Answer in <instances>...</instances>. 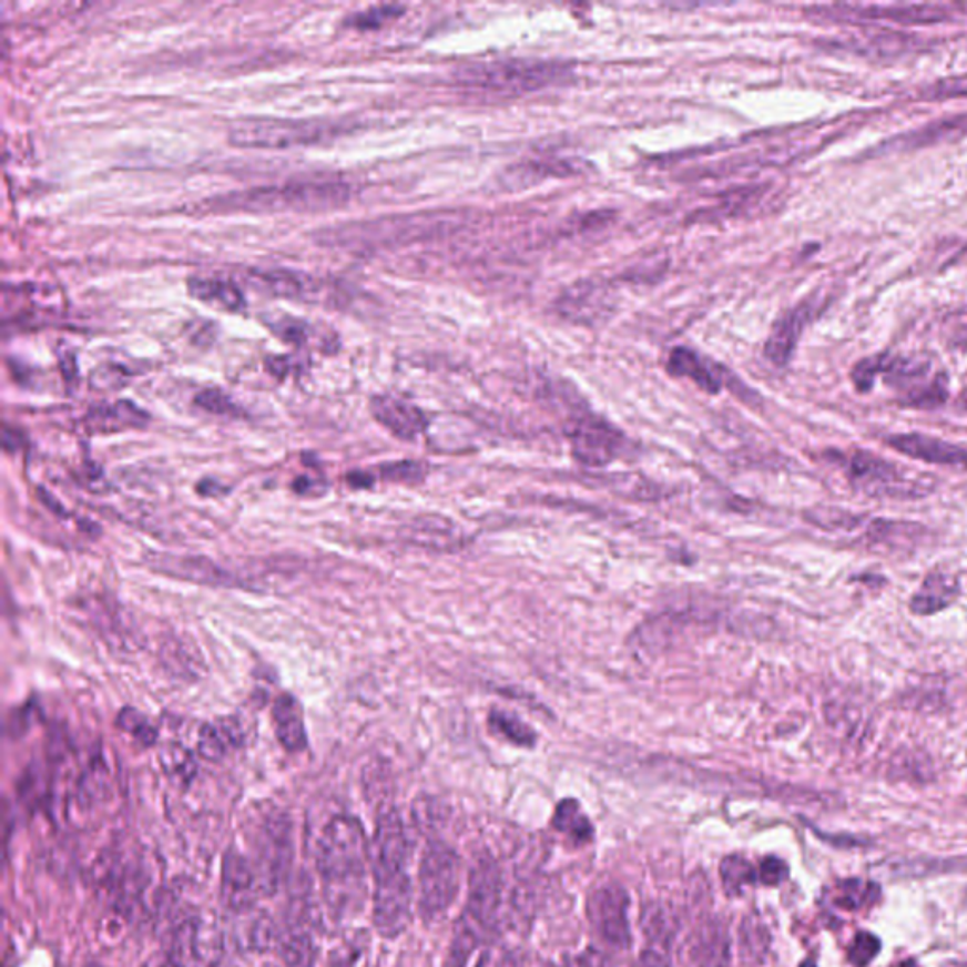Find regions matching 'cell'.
Listing matches in <instances>:
<instances>
[{"label":"cell","mask_w":967,"mask_h":967,"mask_svg":"<svg viewBox=\"0 0 967 967\" xmlns=\"http://www.w3.org/2000/svg\"><path fill=\"white\" fill-rule=\"evenodd\" d=\"M268 373L274 376H278V378H284V376L289 375L293 370V365H295V359L293 357L286 356H273L267 357Z\"/></svg>","instance_id":"46"},{"label":"cell","mask_w":967,"mask_h":967,"mask_svg":"<svg viewBox=\"0 0 967 967\" xmlns=\"http://www.w3.org/2000/svg\"><path fill=\"white\" fill-rule=\"evenodd\" d=\"M730 937L722 924L706 923L692 937L688 947L686 967H730Z\"/></svg>","instance_id":"19"},{"label":"cell","mask_w":967,"mask_h":967,"mask_svg":"<svg viewBox=\"0 0 967 967\" xmlns=\"http://www.w3.org/2000/svg\"><path fill=\"white\" fill-rule=\"evenodd\" d=\"M967 96V74L964 77L945 78L939 82H934L932 85H926L920 91V99L924 101H948V99H966Z\"/></svg>","instance_id":"38"},{"label":"cell","mask_w":967,"mask_h":967,"mask_svg":"<svg viewBox=\"0 0 967 967\" xmlns=\"http://www.w3.org/2000/svg\"><path fill=\"white\" fill-rule=\"evenodd\" d=\"M586 913L593 932L607 945L614 948L630 947V896L622 886L607 883L593 888L586 902Z\"/></svg>","instance_id":"10"},{"label":"cell","mask_w":967,"mask_h":967,"mask_svg":"<svg viewBox=\"0 0 967 967\" xmlns=\"http://www.w3.org/2000/svg\"><path fill=\"white\" fill-rule=\"evenodd\" d=\"M242 741L241 724L235 719H220L214 724L203 725L199 733V756L208 762H220L231 749H238Z\"/></svg>","instance_id":"25"},{"label":"cell","mask_w":967,"mask_h":967,"mask_svg":"<svg viewBox=\"0 0 967 967\" xmlns=\"http://www.w3.org/2000/svg\"><path fill=\"white\" fill-rule=\"evenodd\" d=\"M888 445L907 458L920 459L926 464L948 465L967 469V450L950 445L947 440L920 434L892 435Z\"/></svg>","instance_id":"16"},{"label":"cell","mask_w":967,"mask_h":967,"mask_svg":"<svg viewBox=\"0 0 967 967\" xmlns=\"http://www.w3.org/2000/svg\"><path fill=\"white\" fill-rule=\"evenodd\" d=\"M811 316H813V308L807 303H803L776 319L765 343V357L775 363L776 367L788 365Z\"/></svg>","instance_id":"17"},{"label":"cell","mask_w":967,"mask_h":967,"mask_svg":"<svg viewBox=\"0 0 967 967\" xmlns=\"http://www.w3.org/2000/svg\"><path fill=\"white\" fill-rule=\"evenodd\" d=\"M370 413L380 426L397 439L414 440L429 426L426 414L413 403L395 395H376L370 401Z\"/></svg>","instance_id":"14"},{"label":"cell","mask_w":967,"mask_h":967,"mask_svg":"<svg viewBox=\"0 0 967 967\" xmlns=\"http://www.w3.org/2000/svg\"><path fill=\"white\" fill-rule=\"evenodd\" d=\"M405 12V8L399 4H383V7L367 8L362 12H354L344 20V26L354 27L359 31H373L380 29L386 21L395 20Z\"/></svg>","instance_id":"36"},{"label":"cell","mask_w":967,"mask_h":967,"mask_svg":"<svg viewBox=\"0 0 967 967\" xmlns=\"http://www.w3.org/2000/svg\"><path fill=\"white\" fill-rule=\"evenodd\" d=\"M878 950H881V939L872 932H862L854 937L848 947V961L854 967H867L877 958Z\"/></svg>","instance_id":"39"},{"label":"cell","mask_w":967,"mask_h":967,"mask_svg":"<svg viewBox=\"0 0 967 967\" xmlns=\"http://www.w3.org/2000/svg\"><path fill=\"white\" fill-rule=\"evenodd\" d=\"M150 566L153 571L195 584L235 586L236 582L230 571L201 556L195 558V556L153 554Z\"/></svg>","instance_id":"15"},{"label":"cell","mask_w":967,"mask_h":967,"mask_svg":"<svg viewBox=\"0 0 967 967\" xmlns=\"http://www.w3.org/2000/svg\"><path fill=\"white\" fill-rule=\"evenodd\" d=\"M633 967H673L671 966V961H669L668 955L662 953V950H655V948H649V950H644L637 958Z\"/></svg>","instance_id":"45"},{"label":"cell","mask_w":967,"mask_h":967,"mask_svg":"<svg viewBox=\"0 0 967 967\" xmlns=\"http://www.w3.org/2000/svg\"><path fill=\"white\" fill-rule=\"evenodd\" d=\"M964 902H966V905H967V890H966V897H964Z\"/></svg>","instance_id":"53"},{"label":"cell","mask_w":967,"mask_h":967,"mask_svg":"<svg viewBox=\"0 0 967 967\" xmlns=\"http://www.w3.org/2000/svg\"><path fill=\"white\" fill-rule=\"evenodd\" d=\"M878 373H881V356L862 359L853 370L854 386H856V389L862 391V394L872 391L873 384H875V378H877Z\"/></svg>","instance_id":"43"},{"label":"cell","mask_w":967,"mask_h":967,"mask_svg":"<svg viewBox=\"0 0 967 967\" xmlns=\"http://www.w3.org/2000/svg\"><path fill=\"white\" fill-rule=\"evenodd\" d=\"M461 885V859L452 846L431 841L420 864L418 907L427 923L442 917L452 907Z\"/></svg>","instance_id":"6"},{"label":"cell","mask_w":967,"mask_h":967,"mask_svg":"<svg viewBox=\"0 0 967 967\" xmlns=\"http://www.w3.org/2000/svg\"><path fill=\"white\" fill-rule=\"evenodd\" d=\"M338 133H343L338 121L242 120L230 129V142L238 147L306 146Z\"/></svg>","instance_id":"5"},{"label":"cell","mask_w":967,"mask_h":967,"mask_svg":"<svg viewBox=\"0 0 967 967\" xmlns=\"http://www.w3.org/2000/svg\"><path fill=\"white\" fill-rule=\"evenodd\" d=\"M807 518L811 523H815L826 531H854L864 520L862 516L837 509V507H818V509L807 512Z\"/></svg>","instance_id":"34"},{"label":"cell","mask_w":967,"mask_h":967,"mask_svg":"<svg viewBox=\"0 0 967 967\" xmlns=\"http://www.w3.org/2000/svg\"><path fill=\"white\" fill-rule=\"evenodd\" d=\"M150 416L131 401L104 403L91 408L85 416L90 434H118L125 429L146 427Z\"/></svg>","instance_id":"20"},{"label":"cell","mask_w":967,"mask_h":967,"mask_svg":"<svg viewBox=\"0 0 967 967\" xmlns=\"http://www.w3.org/2000/svg\"><path fill=\"white\" fill-rule=\"evenodd\" d=\"M890 967H918L917 961L913 960V958H905V960H899Z\"/></svg>","instance_id":"50"},{"label":"cell","mask_w":967,"mask_h":967,"mask_svg":"<svg viewBox=\"0 0 967 967\" xmlns=\"http://www.w3.org/2000/svg\"><path fill=\"white\" fill-rule=\"evenodd\" d=\"M350 195V185L344 182L303 180L231 193L220 199L217 206L230 211H324L346 203Z\"/></svg>","instance_id":"2"},{"label":"cell","mask_w":967,"mask_h":967,"mask_svg":"<svg viewBox=\"0 0 967 967\" xmlns=\"http://www.w3.org/2000/svg\"><path fill=\"white\" fill-rule=\"evenodd\" d=\"M669 375L684 376L698 384L706 394L716 395L724 388V370L692 348H675L669 354Z\"/></svg>","instance_id":"18"},{"label":"cell","mask_w":967,"mask_h":967,"mask_svg":"<svg viewBox=\"0 0 967 967\" xmlns=\"http://www.w3.org/2000/svg\"><path fill=\"white\" fill-rule=\"evenodd\" d=\"M195 405L206 413L220 414V416H241V408L236 407L230 395L223 394L222 389L217 388L203 389L195 397Z\"/></svg>","instance_id":"41"},{"label":"cell","mask_w":967,"mask_h":967,"mask_svg":"<svg viewBox=\"0 0 967 967\" xmlns=\"http://www.w3.org/2000/svg\"><path fill=\"white\" fill-rule=\"evenodd\" d=\"M161 767L165 771V775L174 781V783L187 786L193 783V778L197 776V760L193 756L192 751H187L180 743H171L160 752Z\"/></svg>","instance_id":"30"},{"label":"cell","mask_w":967,"mask_h":967,"mask_svg":"<svg viewBox=\"0 0 967 967\" xmlns=\"http://www.w3.org/2000/svg\"><path fill=\"white\" fill-rule=\"evenodd\" d=\"M39 496H40V499H42V501H44L45 507H50V509L53 510V512H55V515L67 516V512H64V509H63V505H59L58 501H55V499H53V497H51L50 493H48V491L42 490V488H40Z\"/></svg>","instance_id":"48"},{"label":"cell","mask_w":967,"mask_h":967,"mask_svg":"<svg viewBox=\"0 0 967 967\" xmlns=\"http://www.w3.org/2000/svg\"><path fill=\"white\" fill-rule=\"evenodd\" d=\"M380 472L386 480L394 482L416 484L421 482L427 475V467L420 461L413 459H403L395 464H386L380 467Z\"/></svg>","instance_id":"40"},{"label":"cell","mask_w":967,"mask_h":967,"mask_svg":"<svg viewBox=\"0 0 967 967\" xmlns=\"http://www.w3.org/2000/svg\"><path fill=\"white\" fill-rule=\"evenodd\" d=\"M845 469L851 482L867 496L886 499H920L934 491L932 475L905 471L875 454L853 452L845 456Z\"/></svg>","instance_id":"4"},{"label":"cell","mask_w":967,"mask_h":967,"mask_svg":"<svg viewBox=\"0 0 967 967\" xmlns=\"http://www.w3.org/2000/svg\"><path fill=\"white\" fill-rule=\"evenodd\" d=\"M786 877H788V866L784 864L783 859L775 858V856L762 859L757 881H762L764 885L775 886L781 885Z\"/></svg>","instance_id":"44"},{"label":"cell","mask_w":967,"mask_h":967,"mask_svg":"<svg viewBox=\"0 0 967 967\" xmlns=\"http://www.w3.org/2000/svg\"><path fill=\"white\" fill-rule=\"evenodd\" d=\"M881 897V886L866 878H846L835 883L829 899L837 909L862 910L873 907Z\"/></svg>","instance_id":"27"},{"label":"cell","mask_w":967,"mask_h":967,"mask_svg":"<svg viewBox=\"0 0 967 967\" xmlns=\"http://www.w3.org/2000/svg\"><path fill=\"white\" fill-rule=\"evenodd\" d=\"M281 958L284 967H314L316 947L311 932L293 926L282 939Z\"/></svg>","instance_id":"29"},{"label":"cell","mask_w":967,"mask_h":967,"mask_svg":"<svg viewBox=\"0 0 967 967\" xmlns=\"http://www.w3.org/2000/svg\"><path fill=\"white\" fill-rule=\"evenodd\" d=\"M268 327L273 329L276 337H281L282 340H286L289 344H297V346H303L308 340V337H311V327L305 322L292 318V316H282V318L274 319V322L268 324Z\"/></svg>","instance_id":"42"},{"label":"cell","mask_w":967,"mask_h":967,"mask_svg":"<svg viewBox=\"0 0 967 967\" xmlns=\"http://www.w3.org/2000/svg\"><path fill=\"white\" fill-rule=\"evenodd\" d=\"M187 292L195 299L230 313H242L246 308V299L241 287L217 276H192L187 281Z\"/></svg>","instance_id":"24"},{"label":"cell","mask_w":967,"mask_h":967,"mask_svg":"<svg viewBox=\"0 0 967 967\" xmlns=\"http://www.w3.org/2000/svg\"><path fill=\"white\" fill-rule=\"evenodd\" d=\"M720 873H722L725 892L730 896H737L745 890L746 886L754 885L757 881V872L754 866L739 854L724 858L722 866H720Z\"/></svg>","instance_id":"32"},{"label":"cell","mask_w":967,"mask_h":967,"mask_svg":"<svg viewBox=\"0 0 967 967\" xmlns=\"http://www.w3.org/2000/svg\"><path fill=\"white\" fill-rule=\"evenodd\" d=\"M958 593H960V586L953 574L934 571L923 580L917 592L913 593L909 609L918 617H929L955 603Z\"/></svg>","instance_id":"22"},{"label":"cell","mask_w":967,"mask_h":967,"mask_svg":"<svg viewBox=\"0 0 967 967\" xmlns=\"http://www.w3.org/2000/svg\"><path fill=\"white\" fill-rule=\"evenodd\" d=\"M948 386L947 376L939 375L932 378L929 383L924 384L920 388L905 395V405L917 408H936L941 407L943 403L947 401Z\"/></svg>","instance_id":"37"},{"label":"cell","mask_w":967,"mask_h":967,"mask_svg":"<svg viewBox=\"0 0 967 967\" xmlns=\"http://www.w3.org/2000/svg\"><path fill=\"white\" fill-rule=\"evenodd\" d=\"M292 826L282 813H273L263 821L255 839V873L265 894L278 892L292 866Z\"/></svg>","instance_id":"8"},{"label":"cell","mask_w":967,"mask_h":967,"mask_svg":"<svg viewBox=\"0 0 967 967\" xmlns=\"http://www.w3.org/2000/svg\"><path fill=\"white\" fill-rule=\"evenodd\" d=\"M967 133V115H958L953 120L937 121L929 123L926 128L917 129L913 133L902 134L894 141H888L878 147L881 153L907 152V150H918V147L934 146L941 142L953 141L961 134Z\"/></svg>","instance_id":"21"},{"label":"cell","mask_w":967,"mask_h":967,"mask_svg":"<svg viewBox=\"0 0 967 967\" xmlns=\"http://www.w3.org/2000/svg\"><path fill=\"white\" fill-rule=\"evenodd\" d=\"M410 907L413 885L408 875L375 881L373 923L384 937L394 939L405 932L410 923Z\"/></svg>","instance_id":"12"},{"label":"cell","mask_w":967,"mask_h":967,"mask_svg":"<svg viewBox=\"0 0 967 967\" xmlns=\"http://www.w3.org/2000/svg\"><path fill=\"white\" fill-rule=\"evenodd\" d=\"M948 967H967L966 961H953Z\"/></svg>","instance_id":"52"},{"label":"cell","mask_w":967,"mask_h":967,"mask_svg":"<svg viewBox=\"0 0 967 967\" xmlns=\"http://www.w3.org/2000/svg\"><path fill=\"white\" fill-rule=\"evenodd\" d=\"M115 725L123 732H128L129 735H133L142 746L155 745V741H157V730L147 722L146 716L141 711H136L133 706H125L118 714Z\"/></svg>","instance_id":"35"},{"label":"cell","mask_w":967,"mask_h":967,"mask_svg":"<svg viewBox=\"0 0 967 967\" xmlns=\"http://www.w3.org/2000/svg\"><path fill=\"white\" fill-rule=\"evenodd\" d=\"M567 439L577 464L584 467H607L628 450V437L609 421L582 414L567 427Z\"/></svg>","instance_id":"7"},{"label":"cell","mask_w":967,"mask_h":967,"mask_svg":"<svg viewBox=\"0 0 967 967\" xmlns=\"http://www.w3.org/2000/svg\"><path fill=\"white\" fill-rule=\"evenodd\" d=\"M956 318H960V327L956 329V332L960 333H956V340L958 343H967V308L961 313V316H956Z\"/></svg>","instance_id":"49"},{"label":"cell","mask_w":967,"mask_h":967,"mask_svg":"<svg viewBox=\"0 0 967 967\" xmlns=\"http://www.w3.org/2000/svg\"><path fill=\"white\" fill-rule=\"evenodd\" d=\"M255 286L262 287L265 292L278 295V297H287V299H311L314 293L318 292L316 282L308 274L295 273V271H255Z\"/></svg>","instance_id":"26"},{"label":"cell","mask_w":967,"mask_h":967,"mask_svg":"<svg viewBox=\"0 0 967 967\" xmlns=\"http://www.w3.org/2000/svg\"><path fill=\"white\" fill-rule=\"evenodd\" d=\"M259 892L262 888L254 864H250L248 859L236 851L225 854L222 867L223 904L235 913H244L254 907Z\"/></svg>","instance_id":"13"},{"label":"cell","mask_w":967,"mask_h":967,"mask_svg":"<svg viewBox=\"0 0 967 967\" xmlns=\"http://www.w3.org/2000/svg\"><path fill=\"white\" fill-rule=\"evenodd\" d=\"M501 892L503 881L496 862L488 854L478 856L469 875V896L459 924H464L484 939L496 924L497 913L501 907Z\"/></svg>","instance_id":"9"},{"label":"cell","mask_w":967,"mask_h":967,"mask_svg":"<svg viewBox=\"0 0 967 967\" xmlns=\"http://www.w3.org/2000/svg\"><path fill=\"white\" fill-rule=\"evenodd\" d=\"M348 482L352 486H356V488H369V486H373V477L365 475V472H352V475H348Z\"/></svg>","instance_id":"47"},{"label":"cell","mask_w":967,"mask_h":967,"mask_svg":"<svg viewBox=\"0 0 967 967\" xmlns=\"http://www.w3.org/2000/svg\"><path fill=\"white\" fill-rule=\"evenodd\" d=\"M274 730L282 746L289 752H301L306 749L305 714L299 701L293 695L284 694L274 701Z\"/></svg>","instance_id":"23"},{"label":"cell","mask_w":967,"mask_h":967,"mask_svg":"<svg viewBox=\"0 0 967 967\" xmlns=\"http://www.w3.org/2000/svg\"><path fill=\"white\" fill-rule=\"evenodd\" d=\"M964 859H907L890 864V873L899 877H920L923 873H948L966 869Z\"/></svg>","instance_id":"33"},{"label":"cell","mask_w":967,"mask_h":967,"mask_svg":"<svg viewBox=\"0 0 967 967\" xmlns=\"http://www.w3.org/2000/svg\"><path fill=\"white\" fill-rule=\"evenodd\" d=\"M554 826L563 834L571 835L573 839L582 841V843L592 839V824L588 821V816L584 815V811L577 800H563L556 807Z\"/></svg>","instance_id":"31"},{"label":"cell","mask_w":967,"mask_h":967,"mask_svg":"<svg viewBox=\"0 0 967 967\" xmlns=\"http://www.w3.org/2000/svg\"><path fill=\"white\" fill-rule=\"evenodd\" d=\"M547 967H582V966H574V964H563V966H560V964H548Z\"/></svg>","instance_id":"51"},{"label":"cell","mask_w":967,"mask_h":967,"mask_svg":"<svg viewBox=\"0 0 967 967\" xmlns=\"http://www.w3.org/2000/svg\"><path fill=\"white\" fill-rule=\"evenodd\" d=\"M488 727L493 735L505 739L510 745L523 746V749H533L537 745V733L533 727L503 709H491L488 714Z\"/></svg>","instance_id":"28"},{"label":"cell","mask_w":967,"mask_h":967,"mask_svg":"<svg viewBox=\"0 0 967 967\" xmlns=\"http://www.w3.org/2000/svg\"><path fill=\"white\" fill-rule=\"evenodd\" d=\"M369 846L359 821L335 816L319 835L316 866L332 909L350 913L365 896V866Z\"/></svg>","instance_id":"1"},{"label":"cell","mask_w":967,"mask_h":967,"mask_svg":"<svg viewBox=\"0 0 967 967\" xmlns=\"http://www.w3.org/2000/svg\"><path fill=\"white\" fill-rule=\"evenodd\" d=\"M573 78V67L558 61H535V59H507L464 67L459 71V82L493 91V93H531L563 85Z\"/></svg>","instance_id":"3"},{"label":"cell","mask_w":967,"mask_h":967,"mask_svg":"<svg viewBox=\"0 0 967 967\" xmlns=\"http://www.w3.org/2000/svg\"><path fill=\"white\" fill-rule=\"evenodd\" d=\"M815 13L834 21H892L899 26H936L950 20V10L936 4H897V7H839L815 8Z\"/></svg>","instance_id":"11"}]
</instances>
